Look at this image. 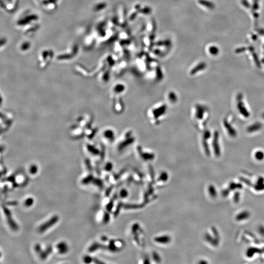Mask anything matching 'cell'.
I'll list each match as a JSON object with an SVG mask.
<instances>
[{"label":"cell","mask_w":264,"mask_h":264,"mask_svg":"<svg viewBox=\"0 0 264 264\" xmlns=\"http://www.w3.org/2000/svg\"><path fill=\"white\" fill-rule=\"evenodd\" d=\"M94 176L93 175V174H89V175L87 176L86 177L84 178L83 179H82L81 181V183L83 185H88L90 184V182H92L94 179Z\"/></svg>","instance_id":"obj_5"},{"label":"cell","mask_w":264,"mask_h":264,"mask_svg":"<svg viewBox=\"0 0 264 264\" xmlns=\"http://www.w3.org/2000/svg\"><path fill=\"white\" fill-rule=\"evenodd\" d=\"M109 219H110V217H109V214L108 213H105V214L104 216V218H103V222L104 223H107V222H108L109 221Z\"/></svg>","instance_id":"obj_14"},{"label":"cell","mask_w":264,"mask_h":264,"mask_svg":"<svg viewBox=\"0 0 264 264\" xmlns=\"http://www.w3.org/2000/svg\"><path fill=\"white\" fill-rule=\"evenodd\" d=\"M34 249H35V252H36L37 253H38V254L40 253L41 252H42V250L40 244H36V245H35V246H34Z\"/></svg>","instance_id":"obj_13"},{"label":"cell","mask_w":264,"mask_h":264,"mask_svg":"<svg viewBox=\"0 0 264 264\" xmlns=\"http://www.w3.org/2000/svg\"><path fill=\"white\" fill-rule=\"evenodd\" d=\"M59 220V217L58 216H53L48 221L41 225L38 228V230L40 233H43V232L46 231L47 230L53 227V225H54L55 224H56Z\"/></svg>","instance_id":"obj_2"},{"label":"cell","mask_w":264,"mask_h":264,"mask_svg":"<svg viewBox=\"0 0 264 264\" xmlns=\"http://www.w3.org/2000/svg\"><path fill=\"white\" fill-rule=\"evenodd\" d=\"M58 253L61 255H64L67 253L69 250L68 246L65 242H61L56 246Z\"/></svg>","instance_id":"obj_3"},{"label":"cell","mask_w":264,"mask_h":264,"mask_svg":"<svg viewBox=\"0 0 264 264\" xmlns=\"http://www.w3.org/2000/svg\"><path fill=\"white\" fill-rule=\"evenodd\" d=\"M93 261L95 263H96V264H101V263H103L102 262L100 261L99 260L96 258H93Z\"/></svg>","instance_id":"obj_16"},{"label":"cell","mask_w":264,"mask_h":264,"mask_svg":"<svg viewBox=\"0 0 264 264\" xmlns=\"http://www.w3.org/2000/svg\"><path fill=\"white\" fill-rule=\"evenodd\" d=\"M30 47V44L28 43H23L22 44H21V49L22 50H27L29 49Z\"/></svg>","instance_id":"obj_11"},{"label":"cell","mask_w":264,"mask_h":264,"mask_svg":"<svg viewBox=\"0 0 264 264\" xmlns=\"http://www.w3.org/2000/svg\"><path fill=\"white\" fill-rule=\"evenodd\" d=\"M34 200L32 198H29L28 199H26L25 201L24 204L25 205L26 207H30L31 206H32V204H34Z\"/></svg>","instance_id":"obj_7"},{"label":"cell","mask_w":264,"mask_h":264,"mask_svg":"<svg viewBox=\"0 0 264 264\" xmlns=\"http://www.w3.org/2000/svg\"><path fill=\"white\" fill-rule=\"evenodd\" d=\"M52 251H53V247H52V246H49L46 249V250H43V251L42 250V252L39 253V255H40V257L42 259L44 260V259L47 258V256H49L50 254L52 253Z\"/></svg>","instance_id":"obj_4"},{"label":"cell","mask_w":264,"mask_h":264,"mask_svg":"<svg viewBox=\"0 0 264 264\" xmlns=\"http://www.w3.org/2000/svg\"><path fill=\"white\" fill-rule=\"evenodd\" d=\"M156 241L161 243H166L169 241V238L168 237H164L158 238L156 239Z\"/></svg>","instance_id":"obj_9"},{"label":"cell","mask_w":264,"mask_h":264,"mask_svg":"<svg viewBox=\"0 0 264 264\" xmlns=\"http://www.w3.org/2000/svg\"><path fill=\"white\" fill-rule=\"evenodd\" d=\"M1 207L3 209V211L4 212L7 222H8L9 227L11 228L13 230H18L19 229V227H18V225L16 224V222H15L13 220V219L12 218V214H11L10 211L7 209V207H6V206L2 205Z\"/></svg>","instance_id":"obj_1"},{"label":"cell","mask_w":264,"mask_h":264,"mask_svg":"<svg viewBox=\"0 0 264 264\" xmlns=\"http://www.w3.org/2000/svg\"><path fill=\"white\" fill-rule=\"evenodd\" d=\"M127 194V193L126 191H123L121 192V196H123V197H125V196H126Z\"/></svg>","instance_id":"obj_17"},{"label":"cell","mask_w":264,"mask_h":264,"mask_svg":"<svg viewBox=\"0 0 264 264\" xmlns=\"http://www.w3.org/2000/svg\"><path fill=\"white\" fill-rule=\"evenodd\" d=\"M38 172V167L35 164H33L29 168V172L32 175H35Z\"/></svg>","instance_id":"obj_8"},{"label":"cell","mask_w":264,"mask_h":264,"mask_svg":"<svg viewBox=\"0 0 264 264\" xmlns=\"http://www.w3.org/2000/svg\"><path fill=\"white\" fill-rule=\"evenodd\" d=\"M83 261L85 263L89 264L93 261V258L89 255L85 256L83 258Z\"/></svg>","instance_id":"obj_10"},{"label":"cell","mask_w":264,"mask_h":264,"mask_svg":"<svg viewBox=\"0 0 264 264\" xmlns=\"http://www.w3.org/2000/svg\"><path fill=\"white\" fill-rule=\"evenodd\" d=\"M92 183L96 186H98L99 188H102L103 187V182L101 179H99L98 178H94Z\"/></svg>","instance_id":"obj_6"},{"label":"cell","mask_w":264,"mask_h":264,"mask_svg":"<svg viewBox=\"0 0 264 264\" xmlns=\"http://www.w3.org/2000/svg\"><path fill=\"white\" fill-rule=\"evenodd\" d=\"M86 165L88 171L90 172V173H92L93 171V168H92L90 161L89 160H86Z\"/></svg>","instance_id":"obj_12"},{"label":"cell","mask_w":264,"mask_h":264,"mask_svg":"<svg viewBox=\"0 0 264 264\" xmlns=\"http://www.w3.org/2000/svg\"><path fill=\"white\" fill-rule=\"evenodd\" d=\"M112 168V164L111 163H108V164H107L106 165V166L105 167V170L106 171H110L111 170Z\"/></svg>","instance_id":"obj_15"}]
</instances>
